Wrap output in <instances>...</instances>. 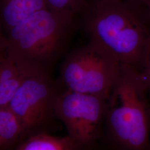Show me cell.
<instances>
[{"label": "cell", "instance_id": "6da1fadb", "mask_svg": "<svg viewBox=\"0 0 150 150\" xmlns=\"http://www.w3.org/2000/svg\"><path fill=\"white\" fill-rule=\"evenodd\" d=\"M80 16L88 41L142 73L150 54V12L144 4L88 0Z\"/></svg>", "mask_w": 150, "mask_h": 150}, {"label": "cell", "instance_id": "7a4b0ae2", "mask_svg": "<svg viewBox=\"0 0 150 150\" xmlns=\"http://www.w3.org/2000/svg\"><path fill=\"white\" fill-rule=\"evenodd\" d=\"M77 15L48 8L37 11L6 33V54L24 76L52 75L77 26Z\"/></svg>", "mask_w": 150, "mask_h": 150}, {"label": "cell", "instance_id": "3957f363", "mask_svg": "<svg viewBox=\"0 0 150 150\" xmlns=\"http://www.w3.org/2000/svg\"><path fill=\"white\" fill-rule=\"evenodd\" d=\"M139 71L121 64L106 104L101 141L115 150H150V99Z\"/></svg>", "mask_w": 150, "mask_h": 150}, {"label": "cell", "instance_id": "277c9868", "mask_svg": "<svg viewBox=\"0 0 150 150\" xmlns=\"http://www.w3.org/2000/svg\"><path fill=\"white\" fill-rule=\"evenodd\" d=\"M121 64L90 41L67 54L60 67L61 81L67 90L108 96Z\"/></svg>", "mask_w": 150, "mask_h": 150}, {"label": "cell", "instance_id": "5b68a950", "mask_svg": "<svg viewBox=\"0 0 150 150\" xmlns=\"http://www.w3.org/2000/svg\"><path fill=\"white\" fill-rule=\"evenodd\" d=\"M65 89L62 81L54 80L52 75L24 76L8 105L20 122L23 139L47 133L56 118V102Z\"/></svg>", "mask_w": 150, "mask_h": 150}, {"label": "cell", "instance_id": "8992f818", "mask_svg": "<svg viewBox=\"0 0 150 150\" xmlns=\"http://www.w3.org/2000/svg\"><path fill=\"white\" fill-rule=\"evenodd\" d=\"M108 97L66 88L58 97L55 117L64 124L76 150L90 149L102 139Z\"/></svg>", "mask_w": 150, "mask_h": 150}, {"label": "cell", "instance_id": "52a82bcc", "mask_svg": "<svg viewBox=\"0 0 150 150\" xmlns=\"http://www.w3.org/2000/svg\"><path fill=\"white\" fill-rule=\"evenodd\" d=\"M46 8L45 0H0V24L7 33L36 12Z\"/></svg>", "mask_w": 150, "mask_h": 150}, {"label": "cell", "instance_id": "ba28073f", "mask_svg": "<svg viewBox=\"0 0 150 150\" xmlns=\"http://www.w3.org/2000/svg\"><path fill=\"white\" fill-rule=\"evenodd\" d=\"M23 78L6 52L0 54V106L8 105Z\"/></svg>", "mask_w": 150, "mask_h": 150}, {"label": "cell", "instance_id": "9c48e42d", "mask_svg": "<svg viewBox=\"0 0 150 150\" xmlns=\"http://www.w3.org/2000/svg\"><path fill=\"white\" fill-rule=\"evenodd\" d=\"M23 139L21 125L8 105L0 106V150H15Z\"/></svg>", "mask_w": 150, "mask_h": 150}, {"label": "cell", "instance_id": "30bf717a", "mask_svg": "<svg viewBox=\"0 0 150 150\" xmlns=\"http://www.w3.org/2000/svg\"><path fill=\"white\" fill-rule=\"evenodd\" d=\"M14 150H76V146L69 135L58 137L41 133L22 139Z\"/></svg>", "mask_w": 150, "mask_h": 150}, {"label": "cell", "instance_id": "8fae6325", "mask_svg": "<svg viewBox=\"0 0 150 150\" xmlns=\"http://www.w3.org/2000/svg\"><path fill=\"white\" fill-rule=\"evenodd\" d=\"M49 10L70 11L80 15L88 0H45Z\"/></svg>", "mask_w": 150, "mask_h": 150}, {"label": "cell", "instance_id": "7c38bea8", "mask_svg": "<svg viewBox=\"0 0 150 150\" xmlns=\"http://www.w3.org/2000/svg\"><path fill=\"white\" fill-rule=\"evenodd\" d=\"M143 80L144 81L147 91L150 96V54L147 64L145 68V70L141 73Z\"/></svg>", "mask_w": 150, "mask_h": 150}, {"label": "cell", "instance_id": "4fadbf2b", "mask_svg": "<svg viewBox=\"0 0 150 150\" xmlns=\"http://www.w3.org/2000/svg\"><path fill=\"white\" fill-rule=\"evenodd\" d=\"M7 47V40L3 32V30L0 24V54L6 52Z\"/></svg>", "mask_w": 150, "mask_h": 150}, {"label": "cell", "instance_id": "5bb4252c", "mask_svg": "<svg viewBox=\"0 0 150 150\" xmlns=\"http://www.w3.org/2000/svg\"><path fill=\"white\" fill-rule=\"evenodd\" d=\"M87 150H115L109 147L105 144H104L102 142H99L95 146L91 148L90 149Z\"/></svg>", "mask_w": 150, "mask_h": 150}, {"label": "cell", "instance_id": "9a60e30c", "mask_svg": "<svg viewBox=\"0 0 150 150\" xmlns=\"http://www.w3.org/2000/svg\"><path fill=\"white\" fill-rule=\"evenodd\" d=\"M143 3L146 6L150 12V0H143Z\"/></svg>", "mask_w": 150, "mask_h": 150}, {"label": "cell", "instance_id": "2e32d148", "mask_svg": "<svg viewBox=\"0 0 150 150\" xmlns=\"http://www.w3.org/2000/svg\"><path fill=\"white\" fill-rule=\"evenodd\" d=\"M126 1H131V2H134L141 3V4H144V3H143V0H126Z\"/></svg>", "mask_w": 150, "mask_h": 150}]
</instances>
